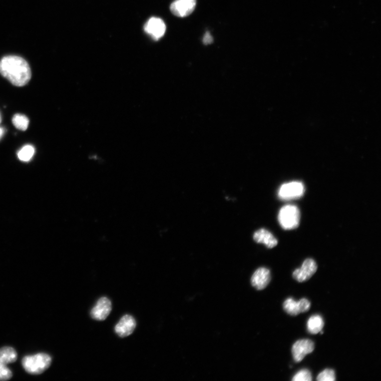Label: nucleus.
Returning <instances> with one entry per match:
<instances>
[{
    "mask_svg": "<svg viewBox=\"0 0 381 381\" xmlns=\"http://www.w3.org/2000/svg\"><path fill=\"white\" fill-rule=\"evenodd\" d=\"M0 74L13 85L20 87L28 84L31 77L28 62L17 56H6L0 60Z\"/></svg>",
    "mask_w": 381,
    "mask_h": 381,
    "instance_id": "f257e3e1",
    "label": "nucleus"
},
{
    "mask_svg": "<svg viewBox=\"0 0 381 381\" xmlns=\"http://www.w3.org/2000/svg\"><path fill=\"white\" fill-rule=\"evenodd\" d=\"M51 358L46 353H38L33 356H26L22 360V366L28 374L39 375L46 371L50 366Z\"/></svg>",
    "mask_w": 381,
    "mask_h": 381,
    "instance_id": "f03ea898",
    "label": "nucleus"
},
{
    "mask_svg": "<svg viewBox=\"0 0 381 381\" xmlns=\"http://www.w3.org/2000/svg\"><path fill=\"white\" fill-rule=\"evenodd\" d=\"M300 212L295 205H287L280 210L278 220L283 229L292 230L298 227L300 221Z\"/></svg>",
    "mask_w": 381,
    "mask_h": 381,
    "instance_id": "7ed1b4c3",
    "label": "nucleus"
},
{
    "mask_svg": "<svg viewBox=\"0 0 381 381\" xmlns=\"http://www.w3.org/2000/svg\"><path fill=\"white\" fill-rule=\"evenodd\" d=\"M305 192L304 184L294 181L283 184L278 191V197L282 200H291L302 197Z\"/></svg>",
    "mask_w": 381,
    "mask_h": 381,
    "instance_id": "20e7f679",
    "label": "nucleus"
},
{
    "mask_svg": "<svg viewBox=\"0 0 381 381\" xmlns=\"http://www.w3.org/2000/svg\"><path fill=\"white\" fill-rule=\"evenodd\" d=\"M283 307L288 314L296 316L301 313H304L309 311L310 307H311V304L306 298L301 299L297 301L293 298H289L285 300Z\"/></svg>",
    "mask_w": 381,
    "mask_h": 381,
    "instance_id": "39448f33",
    "label": "nucleus"
},
{
    "mask_svg": "<svg viewBox=\"0 0 381 381\" xmlns=\"http://www.w3.org/2000/svg\"><path fill=\"white\" fill-rule=\"evenodd\" d=\"M315 349V344L308 339L297 341L292 348V356L297 363L302 361L308 354L312 353Z\"/></svg>",
    "mask_w": 381,
    "mask_h": 381,
    "instance_id": "423d86ee",
    "label": "nucleus"
},
{
    "mask_svg": "<svg viewBox=\"0 0 381 381\" xmlns=\"http://www.w3.org/2000/svg\"><path fill=\"white\" fill-rule=\"evenodd\" d=\"M112 310L111 301L107 297H102L91 311V316L97 321H103L109 316Z\"/></svg>",
    "mask_w": 381,
    "mask_h": 381,
    "instance_id": "0eeeda50",
    "label": "nucleus"
},
{
    "mask_svg": "<svg viewBox=\"0 0 381 381\" xmlns=\"http://www.w3.org/2000/svg\"><path fill=\"white\" fill-rule=\"evenodd\" d=\"M318 266L312 259L306 260L300 269H296L293 273V278L299 282H304L311 278L316 272Z\"/></svg>",
    "mask_w": 381,
    "mask_h": 381,
    "instance_id": "6e6552de",
    "label": "nucleus"
},
{
    "mask_svg": "<svg viewBox=\"0 0 381 381\" xmlns=\"http://www.w3.org/2000/svg\"><path fill=\"white\" fill-rule=\"evenodd\" d=\"M144 30L153 39L158 40L164 36L166 25L161 18L153 17L145 23Z\"/></svg>",
    "mask_w": 381,
    "mask_h": 381,
    "instance_id": "1a4fd4ad",
    "label": "nucleus"
},
{
    "mask_svg": "<svg viewBox=\"0 0 381 381\" xmlns=\"http://www.w3.org/2000/svg\"><path fill=\"white\" fill-rule=\"evenodd\" d=\"M196 4L197 0H175L171 4L170 10L175 16L185 17L194 11Z\"/></svg>",
    "mask_w": 381,
    "mask_h": 381,
    "instance_id": "9d476101",
    "label": "nucleus"
},
{
    "mask_svg": "<svg viewBox=\"0 0 381 381\" xmlns=\"http://www.w3.org/2000/svg\"><path fill=\"white\" fill-rule=\"evenodd\" d=\"M136 327V322L132 316L126 315L123 316L115 326V332L121 338L131 335Z\"/></svg>",
    "mask_w": 381,
    "mask_h": 381,
    "instance_id": "9b49d317",
    "label": "nucleus"
},
{
    "mask_svg": "<svg viewBox=\"0 0 381 381\" xmlns=\"http://www.w3.org/2000/svg\"><path fill=\"white\" fill-rule=\"evenodd\" d=\"M271 279L270 271L265 268H260L257 270L251 279L252 286L258 290H262L267 287Z\"/></svg>",
    "mask_w": 381,
    "mask_h": 381,
    "instance_id": "f8f14e48",
    "label": "nucleus"
},
{
    "mask_svg": "<svg viewBox=\"0 0 381 381\" xmlns=\"http://www.w3.org/2000/svg\"><path fill=\"white\" fill-rule=\"evenodd\" d=\"M254 239L256 242L263 244L269 249H273L278 244L277 238L265 229H261L256 232L254 235Z\"/></svg>",
    "mask_w": 381,
    "mask_h": 381,
    "instance_id": "ddd939ff",
    "label": "nucleus"
},
{
    "mask_svg": "<svg viewBox=\"0 0 381 381\" xmlns=\"http://www.w3.org/2000/svg\"><path fill=\"white\" fill-rule=\"evenodd\" d=\"M307 330L310 334L316 335L323 329L324 321L323 317L318 315L310 317L307 322Z\"/></svg>",
    "mask_w": 381,
    "mask_h": 381,
    "instance_id": "4468645a",
    "label": "nucleus"
},
{
    "mask_svg": "<svg viewBox=\"0 0 381 381\" xmlns=\"http://www.w3.org/2000/svg\"><path fill=\"white\" fill-rule=\"evenodd\" d=\"M17 360L16 351L11 347H3L0 349V363L7 366L14 363Z\"/></svg>",
    "mask_w": 381,
    "mask_h": 381,
    "instance_id": "2eb2a0df",
    "label": "nucleus"
},
{
    "mask_svg": "<svg viewBox=\"0 0 381 381\" xmlns=\"http://www.w3.org/2000/svg\"><path fill=\"white\" fill-rule=\"evenodd\" d=\"M12 123L13 125L17 129L25 131L27 129L29 120L24 115L21 114H16L13 117Z\"/></svg>",
    "mask_w": 381,
    "mask_h": 381,
    "instance_id": "dca6fc26",
    "label": "nucleus"
},
{
    "mask_svg": "<svg viewBox=\"0 0 381 381\" xmlns=\"http://www.w3.org/2000/svg\"><path fill=\"white\" fill-rule=\"evenodd\" d=\"M34 152L33 146L30 145H25L17 152V157L21 161L28 162L32 158Z\"/></svg>",
    "mask_w": 381,
    "mask_h": 381,
    "instance_id": "f3484780",
    "label": "nucleus"
},
{
    "mask_svg": "<svg viewBox=\"0 0 381 381\" xmlns=\"http://www.w3.org/2000/svg\"><path fill=\"white\" fill-rule=\"evenodd\" d=\"M312 380L311 372L308 369L299 371L292 379L293 381H311Z\"/></svg>",
    "mask_w": 381,
    "mask_h": 381,
    "instance_id": "a211bd4d",
    "label": "nucleus"
},
{
    "mask_svg": "<svg viewBox=\"0 0 381 381\" xmlns=\"http://www.w3.org/2000/svg\"><path fill=\"white\" fill-rule=\"evenodd\" d=\"M318 381H334L336 380L335 372L332 369H325L317 378Z\"/></svg>",
    "mask_w": 381,
    "mask_h": 381,
    "instance_id": "6ab92c4d",
    "label": "nucleus"
},
{
    "mask_svg": "<svg viewBox=\"0 0 381 381\" xmlns=\"http://www.w3.org/2000/svg\"><path fill=\"white\" fill-rule=\"evenodd\" d=\"M12 376V371L6 365L0 363V381L9 380Z\"/></svg>",
    "mask_w": 381,
    "mask_h": 381,
    "instance_id": "aec40b11",
    "label": "nucleus"
},
{
    "mask_svg": "<svg viewBox=\"0 0 381 381\" xmlns=\"http://www.w3.org/2000/svg\"><path fill=\"white\" fill-rule=\"evenodd\" d=\"M203 43L205 44V45H209V44H210L213 42V38H212L211 35L209 32H207L205 36H204L203 40Z\"/></svg>",
    "mask_w": 381,
    "mask_h": 381,
    "instance_id": "412c9836",
    "label": "nucleus"
},
{
    "mask_svg": "<svg viewBox=\"0 0 381 381\" xmlns=\"http://www.w3.org/2000/svg\"><path fill=\"white\" fill-rule=\"evenodd\" d=\"M5 133V130L3 128L0 127V140L1 139V138L4 136Z\"/></svg>",
    "mask_w": 381,
    "mask_h": 381,
    "instance_id": "4be33fe9",
    "label": "nucleus"
},
{
    "mask_svg": "<svg viewBox=\"0 0 381 381\" xmlns=\"http://www.w3.org/2000/svg\"><path fill=\"white\" fill-rule=\"evenodd\" d=\"M1 121H2L1 115V114H0V123H1Z\"/></svg>",
    "mask_w": 381,
    "mask_h": 381,
    "instance_id": "5701e85b",
    "label": "nucleus"
}]
</instances>
